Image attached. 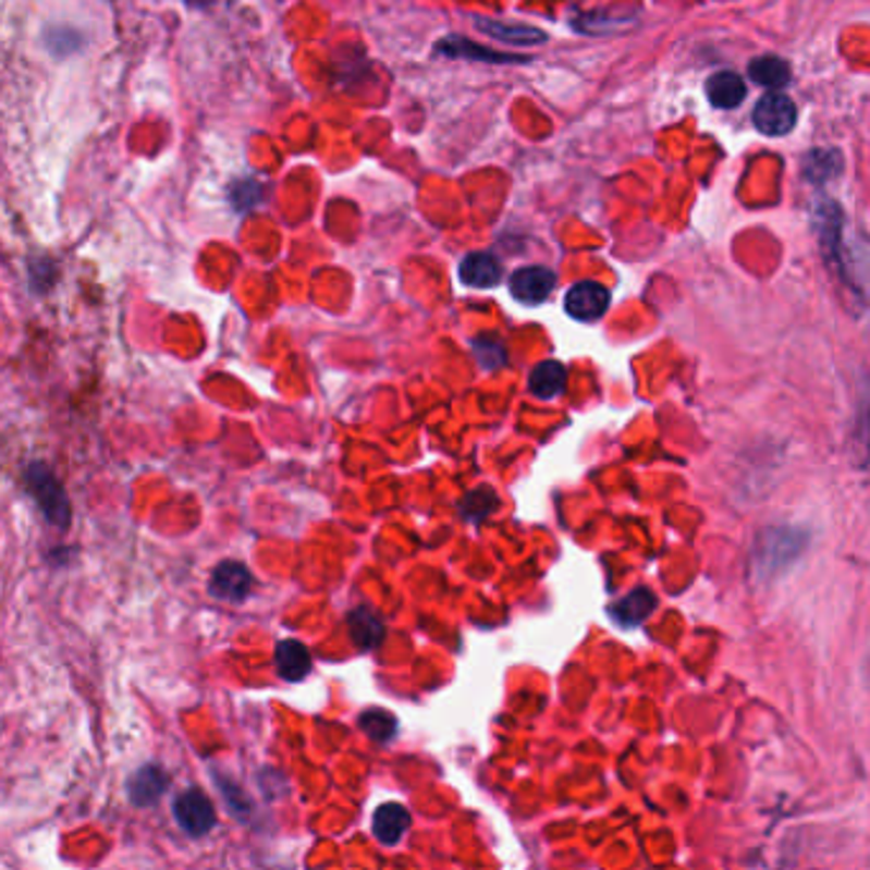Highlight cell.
Masks as SVG:
<instances>
[{
	"mask_svg": "<svg viewBox=\"0 0 870 870\" xmlns=\"http://www.w3.org/2000/svg\"><path fill=\"white\" fill-rule=\"evenodd\" d=\"M812 222L817 228V235H820L828 266L837 273L840 281H843L853 294H858V299L862 302V296H866V289H862L866 286V271H862L860 266H855L853 250H847L845 215L840 210L835 199L828 197L817 199Z\"/></svg>",
	"mask_w": 870,
	"mask_h": 870,
	"instance_id": "obj_1",
	"label": "cell"
},
{
	"mask_svg": "<svg viewBox=\"0 0 870 870\" xmlns=\"http://www.w3.org/2000/svg\"><path fill=\"white\" fill-rule=\"evenodd\" d=\"M26 486L36 498V503H39L44 516H47L51 524L57 526L70 524V503H66V493L62 490V486H59L54 475H51L49 467L44 465L28 467Z\"/></svg>",
	"mask_w": 870,
	"mask_h": 870,
	"instance_id": "obj_2",
	"label": "cell"
},
{
	"mask_svg": "<svg viewBox=\"0 0 870 870\" xmlns=\"http://www.w3.org/2000/svg\"><path fill=\"white\" fill-rule=\"evenodd\" d=\"M753 123L763 136H786L797 125V106L781 93H769L758 100Z\"/></svg>",
	"mask_w": 870,
	"mask_h": 870,
	"instance_id": "obj_3",
	"label": "cell"
},
{
	"mask_svg": "<svg viewBox=\"0 0 870 870\" xmlns=\"http://www.w3.org/2000/svg\"><path fill=\"white\" fill-rule=\"evenodd\" d=\"M611 307V292L598 281H579L564 296V311L577 322H595Z\"/></svg>",
	"mask_w": 870,
	"mask_h": 870,
	"instance_id": "obj_4",
	"label": "cell"
},
{
	"mask_svg": "<svg viewBox=\"0 0 870 870\" xmlns=\"http://www.w3.org/2000/svg\"><path fill=\"white\" fill-rule=\"evenodd\" d=\"M763 539L765 541H758L756 549V567L763 569L765 575H771L776 569V554H781V562L786 567L801 552V547H805V534H797L792 529L765 531Z\"/></svg>",
	"mask_w": 870,
	"mask_h": 870,
	"instance_id": "obj_5",
	"label": "cell"
},
{
	"mask_svg": "<svg viewBox=\"0 0 870 870\" xmlns=\"http://www.w3.org/2000/svg\"><path fill=\"white\" fill-rule=\"evenodd\" d=\"M556 286V273L552 269H544V266H526V269H518L511 277V294L513 299H518L520 304H529V307H537V304L547 302L552 296Z\"/></svg>",
	"mask_w": 870,
	"mask_h": 870,
	"instance_id": "obj_6",
	"label": "cell"
},
{
	"mask_svg": "<svg viewBox=\"0 0 870 870\" xmlns=\"http://www.w3.org/2000/svg\"><path fill=\"white\" fill-rule=\"evenodd\" d=\"M174 817L176 822H180V828L192 837L207 835V832L215 828V820H218V817H215L212 801L197 789L182 794V797L174 801Z\"/></svg>",
	"mask_w": 870,
	"mask_h": 870,
	"instance_id": "obj_7",
	"label": "cell"
},
{
	"mask_svg": "<svg viewBox=\"0 0 870 870\" xmlns=\"http://www.w3.org/2000/svg\"><path fill=\"white\" fill-rule=\"evenodd\" d=\"M250 572L237 562H222L218 569L212 572L210 579V592L220 600L230 602H241L245 600V595L250 592Z\"/></svg>",
	"mask_w": 870,
	"mask_h": 870,
	"instance_id": "obj_8",
	"label": "cell"
},
{
	"mask_svg": "<svg viewBox=\"0 0 870 870\" xmlns=\"http://www.w3.org/2000/svg\"><path fill=\"white\" fill-rule=\"evenodd\" d=\"M482 34H488L490 39L511 44V47H537V44L547 41V34L537 26L529 24H505V21L493 19H475Z\"/></svg>",
	"mask_w": 870,
	"mask_h": 870,
	"instance_id": "obj_9",
	"label": "cell"
},
{
	"mask_svg": "<svg viewBox=\"0 0 870 870\" xmlns=\"http://www.w3.org/2000/svg\"><path fill=\"white\" fill-rule=\"evenodd\" d=\"M459 281L473 289H493L501 284V264L490 253H467L459 264Z\"/></svg>",
	"mask_w": 870,
	"mask_h": 870,
	"instance_id": "obj_10",
	"label": "cell"
},
{
	"mask_svg": "<svg viewBox=\"0 0 870 870\" xmlns=\"http://www.w3.org/2000/svg\"><path fill=\"white\" fill-rule=\"evenodd\" d=\"M708 100L720 110H733L746 100V82L735 72H718L708 79Z\"/></svg>",
	"mask_w": 870,
	"mask_h": 870,
	"instance_id": "obj_11",
	"label": "cell"
},
{
	"mask_svg": "<svg viewBox=\"0 0 870 870\" xmlns=\"http://www.w3.org/2000/svg\"><path fill=\"white\" fill-rule=\"evenodd\" d=\"M412 828V814L406 807L401 805H383L378 807L373 814V832L383 845H396L401 837L406 835V830Z\"/></svg>",
	"mask_w": 870,
	"mask_h": 870,
	"instance_id": "obj_12",
	"label": "cell"
},
{
	"mask_svg": "<svg viewBox=\"0 0 870 870\" xmlns=\"http://www.w3.org/2000/svg\"><path fill=\"white\" fill-rule=\"evenodd\" d=\"M437 51H440V54H448V57H467V59H480V62H495V64L526 62V57L501 54V51L482 49V47H478V44H473L470 39H463V36H448V39H440L437 41Z\"/></svg>",
	"mask_w": 870,
	"mask_h": 870,
	"instance_id": "obj_13",
	"label": "cell"
},
{
	"mask_svg": "<svg viewBox=\"0 0 870 870\" xmlns=\"http://www.w3.org/2000/svg\"><path fill=\"white\" fill-rule=\"evenodd\" d=\"M347 626H351V636L358 649L363 651H373L378 644L383 641V621L381 615L370 611V608H355L347 618Z\"/></svg>",
	"mask_w": 870,
	"mask_h": 870,
	"instance_id": "obj_14",
	"label": "cell"
},
{
	"mask_svg": "<svg viewBox=\"0 0 870 870\" xmlns=\"http://www.w3.org/2000/svg\"><path fill=\"white\" fill-rule=\"evenodd\" d=\"M653 608H657V598H653L651 590H646V587H638L628 595V598H623L618 605L613 608L611 615L615 618L618 626H638V623H644L649 615L653 613Z\"/></svg>",
	"mask_w": 870,
	"mask_h": 870,
	"instance_id": "obj_15",
	"label": "cell"
},
{
	"mask_svg": "<svg viewBox=\"0 0 870 870\" xmlns=\"http://www.w3.org/2000/svg\"><path fill=\"white\" fill-rule=\"evenodd\" d=\"M277 669L281 679L302 682L311 669V657L307 646L299 641H281L277 646Z\"/></svg>",
	"mask_w": 870,
	"mask_h": 870,
	"instance_id": "obj_16",
	"label": "cell"
},
{
	"mask_svg": "<svg viewBox=\"0 0 870 870\" xmlns=\"http://www.w3.org/2000/svg\"><path fill=\"white\" fill-rule=\"evenodd\" d=\"M748 74L756 85L769 87V90H781L784 85H789L792 66L781 57H758L750 62Z\"/></svg>",
	"mask_w": 870,
	"mask_h": 870,
	"instance_id": "obj_17",
	"label": "cell"
},
{
	"mask_svg": "<svg viewBox=\"0 0 870 870\" xmlns=\"http://www.w3.org/2000/svg\"><path fill=\"white\" fill-rule=\"evenodd\" d=\"M564 383H567V368L556 360L539 363L537 368L531 370L529 378V389L534 396L539 399H554L564 391Z\"/></svg>",
	"mask_w": 870,
	"mask_h": 870,
	"instance_id": "obj_18",
	"label": "cell"
},
{
	"mask_svg": "<svg viewBox=\"0 0 870 870\" xmlns=\"http://www.w3.org/2000/svg\"><path fill=\"white\" fill-rule=\"evenodd\" d=\"M167 781L169 779L163 776V771L156 769V765H144V769H140L128 784L133 805H140V807L154 805V801L163 794V789H167Z\"/></svg>",
	"mask_w": 870,
	"mask_h": 870,
	"instance_id": "obj_19",
	"label": "cell"
},
{
	"mask_svg": "<svg viewBox=\"0 0 870 870\" xmlns=\"http://www.w3.org/2000/svg\"><path fill=\"white\" fill-rule=\"evenodd\" d=\"M843 171V154L835 148H817L805 156V176L814 184H824Z\"/></svg>",
	"mask_w": 870,
	"mask_h": 870,
	"instance_id": "obj_20",
	"label": "cell"
},
{
	"mask_svg": "<svg viewBox=\"0 0 870 870\" xmlns=\"http://www.w3.org/2000/svg\"><path fill=\"white\" fill-rule=\"evenodd\" d=\"M360 727L378 743H389L399 731L396 718L385 710H368L360 715Z\"/></svg>",
	"mask_w": 870,
	"mask_h": 870,
	"instance_id": "obj_21",
	"label": "cell"
},
{
	"mask_svg": "<svg viewBox=\"0 0 870 870\" xmlns=\"http://www.w3.org/2000/svg\"><path fill=\"white\" fill-rule=\"evenodd\" d=\"M498 505V498L490 488H478L473 493L465 495L463 501V516L467 520H482L488 513H493Z\"/></svg>",
	"mask_w": 870,
	"mask_h": 870,
	"instance_id": "obj_22",
	"label": "cell"
},
{
	"mask_svg": "<svg viewBox=\"0 0 870 870\" xmlns=\"http://www.w3.org/2000/svg\"><path fill=\"white\" fill-rule=\"evenodd\" d=\"M475 355H478L480 366L498 368L505 363V347L495 338H478L473 342Z\"/></svg>",
	"mask_w": 870,
	"mask_h": 870,
	"instance_id": "obj_23",
	"label": "cell"
},
{
	"mask_svg": "<svg viewBox=\"0 0 870 870\" xmlns=\"http://www.w3.org/2000/svg\"><path fill=\"white\" fill-rule=\"evenodd\" d=\"M192 5H207V3H212V0H189Z\"/></svg>",
	"mask_w": 870,
	"mask_h": 870,
	"instance_id": "obj_24",
	"label": "cell"
}]
</instances>
